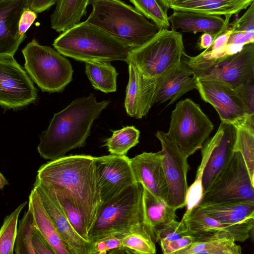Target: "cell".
Returning <instances> with one entry per match:
<instances>
[{"mask_svg": "<svg viewBox=\"0 0 254 254\" xmlns=\"http://www.w3.org/2000/svg\"><path fill=\"white\" fill-rule=\"evenodd\" d=\"M168 20L171 30L177 31L180 28L184 32L208 33L213 36L220 32L225 22L220 15L184 10H174Z\"/></svg>", "mask_w": 254, "mask_h": 254, "instance_id": "cell-25", "label": "cell"}, {"mask_svg": "<svg viewBox=\"0 0 254 254\" xmlns=\"http://www.w3.org/2000/svg\"><path fill=\"white\" fill-rule=\"evenodd\" d=\"M128 65L129 79L125 107L130 117L141 119L153 105L156 80L145 75L132 63Z\"/></svg>", "mask_w": 254, "mask_h": 254, "instance_id": "cell-15", "label": "cell"}, {"mask_svg": "<svg viewBox=\"0 0 254 254\" xmlns=\"http://www.w3.org/2000/svg\"><path fill=\"white\" fill-rule=\"evenodd\" d=\"M196 84L201 99L214 108L222 123L245 127L247 120L254 117L248 115L238 93L227 83L196 78Z\"/></svg>", "mask_w": 254, "mask_h": 254, "instance_id": "cell-12", "label": "cell"}, {"mask_svg": "<svg viewBox=\"0 0 254 254\" xmlns=\"http://www.w3.org/2000/svg\"><path fill=\"white\" fill-rule=\"evenodd\" d=\"M165 11L167 12L170 5L173 0H158Z\"/></svg>", "mask_w": 254, "mask_h": 254, "instance_id": "cell-49", "label": "cell"}, {"mask_svg": "<svg viewBox=\"0 0 254 254\" xmlns=\"http://www.w3.org/2000/svg\"><path fill=\"white\" fill-rule=\"evenodd\" d=\"M7 185H8V181L0 172V190H2L5 186Z\"/></svg>", "mask_w": 254, "mask_h": 254, "instance_id": "cell-50", "label": "cell"}, {"mask_svg": "<svg viewBox=\"0 0 254 254\" xmlns=\"http://www.w3.org/2000/svg\"><path fill=\"white\" fill-rule=\"evenodd\" d=\"M214 40V36L208 33H203L200 38L198 44L199 49L209 48Z\"/></svg>", "mask_w": 254, "mask_h": 254, "instance_id": "cell-47", "label": "cell"}, {"mask_svg": "<svg viewBox=\"0 0 254 254\" xmlns=\"http://www.w3.org/2000/svg\"><path fill=\"white\" fill-rule=\"evenodd\" d=\"M214 143V139L213 136L206 142L201 148L202 159L196 173L195 180L193 183L189 187L186 198V211L191 209L197 205L202 198L203 195L201 184L202 176L213 147Z\"/></svg>", "mask_w": 254, "mask_h": 254, "instance_id": "cell-33", "label": "cell"}, {"mask_svg": "<svg viewBox=\"0 0 254 254\" xmlns=\"http://www.w3.org/2000/svg\"><path fill=\"white\" fill-rule=\"evenodd\" d=\"M254 0H173L169 8L190 11L208 15L237 14L253 2Z\"/></svg>", "mask_w": 254, "mask_h": 254, "instance_id": "cell-26", "label": "cell"}, {"mask_svg": "<svg viewBox=\"0 0 254 254\" xmlns=\"http://www.w3.org/2000/svg\"><path fill=\"white\" fill-rule=\"evenodd\" d=\"M186 235L189 234L187 233L183 223L181 221L174 220L157 231L154 236V241L157 242L163 240H175Z\"/></svg>", "mask_w": 254, "mask_h": 254, "instance_id": "cell-38", "label": "cell"}, {"mask_svg": "<svg viewBox=\"0 0 254 254\" xmlns=\"http://www.w3.org/2000/svg\"><path fill=\"white\" fill-rule=\"evenodd\" d=\"M140 131L133 126L124 127L113 131L111 137L106 140L105 145L110 154L126 155L128 151L139 142Z\"/></svg>", "mask_w": 254, "mask_h": 254, "instance_id": "cell-32", "label": "cell"}, {"mask_svg": "<svg viewBox=\"0 0 254 254\" xmlns=\"http://www.w3.org/2000/svg\"><path fill=\"white\" fill-rule=\"evenodd\" d=\"M37 17V13L28 6L23 9L18 24V32L20 35H25V33L32 25Z\"/></svg>", "mask_w": 254, "mask_h": 254, "instance_id": "cell-44", "label": "cell"}, {"mask_svg": "<svg viewBox=\"0 0 254 254\" xmlns=\"http://www.w3.org/2000/svg\"><path fill=\"white\" fill-rule=\"evenodd\" d=\"M185 63L196 78L221 81L236 89L254 80V44H246L237 54L215 59L189 57Z\"/></svg>", "mask_w": 254, "mask_h": 254, "instance_id": "cell-8", "label": "cell"}, {"mask_svg": "<svg viewBox=\"0 0 254 254\" xmlns=\"http://www.w3.org/2000/svg\"><path fill=\"white\" fill-rule=\"evenodd\" d=\"M28 0L0 1V58L13 56L26 36L18 32V24Z\"/></svg>", "mask_w": 254, "mask_h": 254, "instance_id": "cell-18", "label": "cell"}, {"mask_svg": "<svg viewBox=\"0 0 254 254\" xmlns=\"http://www.w3.org/2000/svg\"><path fill=\"white\" fill-rule=\"evenodd\" d=\"M208 216L232 225L254 224V201L233 200L196 205Z\"/></svg>", "mask_w": 254, "mask_h": 254, "instance_id": "cell-23", "label": "cell"}, {"mask_svg": "<svg viewBox=\"0 0 254 254\" xmlns=\"http://www.w3.org/2000/svg\"><path fill=\"white\" fill-rule=\"evenodd\" d=\"M109 103V100L97 102L91 93L74 100L55 114L47 129L39 136L37 150L40 156L53 160L73 149L84 146L94 121Z\"/></svg>", "mask_w": 254, "mask_h": 254, "instance_id": "cell-2", "label": "cell"}, {"mask_svg": "<svg viewBox=\"0 0 254 254\" xmlns=\"http://www.w3.org/2000/svg\"><path fill=\"white\" fill-rule=\"evenodd\" d=\"M57 0H28V6L36 13L42 12L55 4Z\"/></svg>", "mask_w": 254, "mask_h": 254, "instance_id": "cell-46", "label": "cell"}, {"mask_svg": "<svg viewBox=\"0 0 254 254\" xmlns=\"http://www.w3.org/2000/svg\"><path fill=\"white\" fill-rule=\"evenodd\" d=\"M36 180L58 205L74 230L82 238L90 241L84 218L71 201L63 193L44 186L36 178Z\"/></svg>", "mask_w": 254, "mask_h": 254, "instance_id": "cell-30", "label": "cell"}, {"mask_svg": "<svg viewBox=\"0 0 254 254\" xmlns=\"http://www.w3.org/2000/svg\"><path fill=\"white\" fill-rule=\"evenodd\" d=\"M33 186L58 231L73 254H93V243L84 239L74 230L60 207L37 180Z\"/></svg>", "mask_w": 254, "mask_h": 254, "instance_id": "cell-20", "label": "cell"}, {"mask_svg": "<svg viewBox=\"0 0 254 254\" xmlns=\"http://www.w3.org/2000/svg\"><path fill=\"white\" fill-rule=\"evenodd\" d=\"M32 243L36 254H55L50 245L36 227L33 233Z\"/></svg>", "mask_w": 254, "mask_h": 254, "instance_id": "cell-43", "label": "cell"}, {"mask_svg": "<svg viewBox=\"0 0 254 254\" xmlns=\"http://www.w3.org/2000/svg\"><path fill=\"white\" fill-rule=\"evenodd\" d=\"M92 10L85 21L133 50L142 46L161 29L121 0H90Z\"/></svg>", "mask_w": 254, "mask_h": 254, "instance_id": "cell-3", "label": "cell"}, {"mask_svg": "<svg viewBox=\"0 0 254 254\" xmlns=\"http://www.w3.org/2000/svg\"><path fill=\"white\" fill-rule=\"evenodd\" d=\"M24 68L42 91L63 90L71 81L73 69L69 61L52 48L32 40L22 49Z\"/></svg>", "mask_w": 254, "mask_h": 254, "instance_id": "cell-7", "label": "cell"}, {"mask_svg": "<svg viewBox=\"0 0 254 254\" xmlns=\"http://www.w3.org/2000/svg\"><path fill=\"white\" fill-rule=\"evenodd\" d=\"M94 254H105L122 247L121 238L116 236H108L93 243Z\"/></svg>", "mask_w": 254, "mask_h": 254, "instance_id": "cell-42", "label": "cell"}, {"mask_svg": "<svg viewBox=\"0 0 254 254\" xmlns=\"http://www.w3.org/2000/svg\"><path fill=\"white\" fill-rule=\"evenodd\" d=\"M155 135L161 145L162 163L166 181L167 203L176 210L186 206L190 169L188 158L166 133L157 131Z\"/></svg>", "mask_w": 254, "mask_h": 254, "instance_id": "cell-11", "label": "cell"}, {"mask_svg": "<svg viewBox=\"0 0 254 254\" xmlns=\"http://www.w3.org/2000/svg\"><path fill=\"white\" fill-rule=\"evenodd\" d=\"M162 157L161 150L154 153L143 152L130 158V160L135 181L166 202L168 188Z\"/></svg>", "mask_w": 254, "mask_h": 254, "instance_id": "cell-16", "label": "cell"}, {"mask_svg": "<svg viewBox=\"0 0 254 254\" xmlns=\"http://www.w3.org/2000/svg\"><path fill=\"white\" fill-rule=\"evenodd\" d=\"M213 129L212 123L199 105L187 98L176 104L166 134L189 157L201 148Z\"/></svg>", "mask_w": 254, "mask_h": 254, "instance_id": "cell-9", "label": "cell"}, {"mask_svg": "<svg viewBox=\"0 0 254 254\" xmlns=\"http://www.w3.org/2000/svg\"><path fill=\"white\" fill-rule=\"evenodd\" d=\"M90 0H57L51 16V27L62 32L80 22Z\"/></svg>", "mask_w": 254, "mask_h": 254, "instance_id": "cell-28", "label": "cell"}, {"mask_svg": "<svg viewBox=\"0 0 254 254\" xmlns=\"http://www.w3.org/2000/svg\"><path fill=\"white\" fill-rule=\"evenodd\" d=\"M30 77L13 56L0 58V105L9 109L26 106L37 99Z\"/></svg>", "mask_w": 254, "mask_h": 254, "instance_id": "cell-13", "label": "cell"}, {"mask_svg": "<svg viewBox=\"0 0 254 254\" xmlns=\"http://www.w3.org/2000/svg\"><path fill=\"white\" fill-rule=\"evenodd\" d=\"M54 48L62 55L87 62H127L131 49L108 33L86 23L79 22L62 32Z\"/></svg>", "mask_w": 254, "mask_h": 254, "instance_id": "cell-4", "label": "cell"}, {"mask_svg": "<svg viewBox=\"0 0 254 254\" xmlns=\"http://www.w3.org/2000/svg\"><path fill=\"white\" fill-rule=\"evenodd\" d=\"M155 243L149 229L145 224L121 238L122 247L135 254H155Z\"/></svg>", "mask_w": 254, "mask_h": 254, "instance_id": "cell-31", "label": "cell"}, {"mask_svg": "<svg viewBox=\"0 0 254 254\" xmlns=\"http://www.w3.org/2000/svg\"><path fill=\"white\" fill-rule=\"evenodd\" d=\"M194 238L193 235H186L177 240H163L159 243L164 254H175L176 252L189 247L193 242Z\"/></svg>", "mask_w": 254, "mask_h": 254, "instance_id": "cell-40", "label": "cell"}, {"mask_svg": "<svg viewBox=\"0 0 254 254\" xmlns=\"http://www.w3.org/2000/svg\"><path fill=\"white\" fill-rule=\"evenodd\" d=\"M236 128L234 151L242 155L252 181L254 183V131L245 127Z\"/></svg>", "mask_w": 254, "mask_h": 254, "instance_id": "cell-34", "label": "cell"}, {"mask_svg": "<svg viewBox=\"0 0 254 254\" xmlns=\"http://www.w3.org/2000/svg\"><path fill=\"white\" fill-rule=\"evenodd\" d=\"M28 209L33 215L35 227L47 241L55 254H73L58 231L34 188L29 196Z\"/></svg>", "mask_w": 254, "mask_h": 254, "instance_id": "cell-22", "label": "cell"}, {"mask_svg": "<svg viewBox=\"0 0 254 254\" xmlns=\"http://www.w3.org/2000/svg\"><path fill=\"white\" fill-rule=\"evenodd\" d=\"M229 25L232 32L254 33V2L242 17L229 23Z\"/></svg>", "mask_w": 254, "mask_h": 254, "instance_id": "cell-39", "label": "cell"}, {"mask_svg": "<svg viewBox=\"0 0 254 254\" xmlns=\"http://www.w3.org/2000/svg\"><path fill=\"white\" fill-rule=\"evenodd\" d=\"M254 42V33L232 32L227 44H241L245 45Z\"/></svg>", "mask_w": 254, "mask_h": 254, "instance_id": "cell-45", "label": "cell"}, {"mask_svg": "<svg viewBox=\"0 0 254 254\" xmlns=\"http://www.w3.org/2000/svg\"><path fill=\"white\" fill-rule=\"evenodd\" d=\"M94 157L70 155L51 160L39 167L36 178L71 201L82 214L88 234L102 203Z\"/></svg>", "mask_w": 254, "mask_h": 254, "instance_id": "cell-1", "label": "cell"}, {"mask_svg": "<svg viewBox=\"0 0 254 254\" xmlns=\"http://www.w3.org/2000/svg\"><path fill=\"white\" fill-rule=\"evenodd\" d=\"M143 187L138 182L103 202L88 234L94 243L108 236L122 238L144 224Z\"/></svg>", "mask_w": 254, "mask_h": 254, "instance_id": "cell-5", "label": "cell"}, {"mask_svg": "<svg viewBox=\"0 0 254 254\" xmlns=\"http://www.w3.org/2000/svg\"><path fill=\"white\" fill-rule=\"evenodd\" d=\"M233 200L254 201V183L238 151L216 175L198 204Z\"/></svg>", "mask_w": 254, "mask_h": 254, "instance_id": "cell-10", "label": "cell"}, {"mask_svg": "<svg viewBox=\"0 0 254 254\" xmlns=\"http://www.w3.org/2000/svg\"><path fill=\"white\" fill-rule=\"evenodd\" d=\"M236 136V128L234 125L221 122L213 136L214 146L202 174L203 193L231 158Z\"/></svg>", "mask_w": 254, "mask_h": 254, "instance_id": "cell-19", "label": "cell"}, {"mask_svg": "<svg viewBox=\"0 0 254 254\" xmlns=\"http://www.w3.org/2000/svg\"><path fill=\"white\" fill-rule=\"evenodd\" d=\"M254 80H253L235 89L243 100L249 116L254 115Z\"/></svg>", "mask_w": 254, "mask_h": 254, "instance_id": "cell-41", "label": "cell"}, {"mask_svg": "<svg viewBox=\"0 0 254 254\" xmlns=\"http://www.w3.org/2000/svg\"><path fill=\"white\" fill-rule=\"evenodd\" d=\"M192 244L175 254H242V248L225 231L209 232L193 235Z\"/></svg>", "mask_w": 254, "mask_h": 254, "instance_id": "cell-24", "label": "cell"}, {"mask_svg": "<svg viewBox=\"0 0 254 254\" xmlns=\"http://www.w3.org/2000/svg\"><path fill=\"white\" fill-rule=\"evenodd\" d=\"M181 221L189 235L225 231L233 237L235 241L244 242L250 237L254 224L232 225L220 222L208 216L197 205L186 211Z\"/></svg>", "mask_w": 254, "mask_h": 254, "instance_id": "cell-21", "label": "cell"}, {"mask_svg": "<svg viewBox=\"0 0 254 254\" xmlns=\"http://www.w3.org/2000/svg\"><path fill=\"white\" fill-rule=\"evenodd\" d=\"M101 200L107 201L135 181L130 158L110 154L94 157Z\"/></svg>", "mask_w": 254, "mask_h": 254, "instance_id": "cell-14", "label": "cell"}, {"mask_svg": "<svg viewBox=\"0 0 254 254\" xmlns=\"http://www.w3.org/2000/svg\"><path fill=\"white\" fill-rule=\"evenodd\" d=\"M182 35L161 28L146 43L131 50L126 63H132L145 75L157 78L181 62L185 55Z\"/></svg>", "mask_w": 254, "mask_h": 254, "instance_id": "cell-6", "label": "cell"}, {"mask_svg": "<svg viewBox=\"0 0 254 254\" xmlns=\"http://www.w3.org/2000/svg\"><path fill=\"white\" fill-rule=\"evenodd\" d=\"M3 0H0V1H3Z\"/></svg>", "mask_w": 254, "mask_h": 254, "instance_id": "cell-51", "label": "cell"}, {"mask_svg": "<svg viewBox=\"0 0 254 254\" xmlns=\"http://www.w3.org/2000/svg\"><path fill=\"white\" fill-rule=\"evenodd\" d=\"M244 45L241 44H227L225 48L226 55H231L240 52Z\"/></svg>", "mask_w": 254, "mask_h": 254, "instance_id": "cell-48", "label": "cell"}, {"mask_svg": "<svg viewBox=\"0 0 254 254\" xmlns=\"http://www.w3.org/2000/svg\"><path fill=\"white\" fill-rule=\"evenodd\" d=\"M27 202L21 203L5 218L0 229V254L13 253L19 215Z\"/></svg>", "mask_w": 254, "mask_h": 254, "instance_id": "cell-35", "label": "cell"}, {"mask_svg": "<svg viewBox=\"0 0 254 254\" xmlns=\"http://www.w3.org/2000/svg\"><path fill=\"white\" fill-rule=\"evenodd\" d=\"M156 80L153 105L170 101L169 105L187 92L197 89L196 78L191 69L182 61Z\"/></svg>", "mask_w": 254, "mask_h": 254, "instance_id": "cell-17", "label": "cell"}, {"mask_svg": "<svg viewBox=\"0 0 254 254\" xmlns=\"http://www.w3.org/2000/svg\"><path fill=\"white\" fill-rule=\"evenodd\" d=\"M134 8L160 28L170 27L167 12L158 0H129Z\"/></svg>", "mask_w": 254, "mask_h": 254, "instance_id": "cell-37", "label": "cell"}, {"mask_svg": "<svg viewBox=\"0 0 254 254\" xmlns=\"http://www.w3.org/2000/svg\"><path fill=\"white\" fill-rule=\"evenodd\" d=\"M35 228L34 220L28 209L20 221L14 244L16 254H36L32 243V238Z\"/></svg>", "mask_w": 254, "mask_h": 254, "instance_id": "cell-36", "label": "cell"}, {"mask_svg": "<svg viewBox=\"0 0 254 254\" xmlns=\"http://www.w3.org/2000/svg\"><path fill=\"white\" fill-rule=\"evenodd\" d=\"M85 63L86 75L95 89L104 93L116 91L118 73L110 62Z\"/></svg>", "mask_w": 254, "mask_h": 254, "instance_id": "cell-29", "label": "cell"}, {"mask_svg": "<svg viewBox=\"0 0 254 254\" xmlns=\"http://www.w3.org/2000/svg\"><path fill=\"white\" fill-rule=\"evenodd\" d=\"M143 205L144 223L154 241L157 231L167 223L176 220V210L144 187Z\"/></svg>", "mask_w": 254, "mask_h": 254, "instance_id": "cell-27", "label": "cell"}]
</instances>
